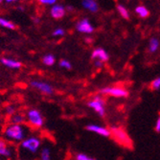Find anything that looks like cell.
I'll use <instances>...</instances> for the list:
<instances>
[{"label": "cell", "instance_id": "7c38bea8", "mask_svg": "<svg viewBox=\"0 0 160 160\" xmlns=\"http://www.w3.org/2000/svg\"><path fill=\"white\" fill-rule=\"evenodd\" d=\"M91 59L93 61L95 60H98V61H101L103 62H106L109 60V56L108 54V52L103 49V48H96L92 51V54H91Z\"/></svg>", "mask_w": 160, "mask_h": 160}, {"label": "cell", "instance_id": "ffe728a7", "mask_svg": "<svg viewBox=\"0 0 160 160\" xmlns=\"http://www.w3.org/2000/svg\"><path fill=\"white\" fill-rule=\"evenodd\" d=\"M135 12H136L137 16H139V17L142 18H148V16L150 14L149 10H148L146 7H145V6H142V5L137 6V7L135 8Z\"/></svg>", "mask_w": 160, "mask_h": 160}, {"label": "cell", "instance_id": "44dd1931", "mask_svg": "<svg viewBox=\"0 0 160 160\" xmlns=\"http://www.w3.org/2000/svg\"><path fill=\"white\" fill-rule=\"evenodd\" d=\"M117 11H118L119 14H120V16H121L123 18H125V19H128V18H129L128 11V9H127L125 6H123V5H118V6H117Z\"/></svg>", "mask_w": 160, "mask_h": 160}, {"label": "cell", "instance_id": "5b68a950", "mask_svg": "<svg viewBox=\"0 0 160 160\" xmlns=\"http://www.w3.org/2000/svg\"><path fill=\"white\" fill-rule=\"evenodd\" d=\"M88 107L93 109L98 115H100L101 117H105L106 115V103L105 100L102 98L100 95L93 97L89 102H88Z\"/></svg>", "mask_w": 160, "mask_h": 160}, {"label": "cell", "instance_id": "603a6c76", "mask_svg": "<svg viewBox=\"0 0 160 160\" xmlns=\"http://www.w3.org/2000/svg\"><path fill=\"white\" fill-rule=\"evenodd\" d=\"M52 35L55 38H62L65 35V31H64V29H62V28H57L53 31Z\"/></svg>", "mask_w": 160, "mask_h": 160}, {"label": "cell", "instance_id": "83f0119b", "mask_svg": "<svg viewBox=\"0 0 160 160\" xmlns=\"http://www.w3.org/2000/svg\"><path fill=\"white\" fill-rule=\"evenodd\" d=\"M104 63H105V62H101V61H98V60H95V61H94V66H95L96 68H98V69H100V68L103 67V66H104Z\"/></svg>", "mask_w": 160, "mask_h": 160}, {"label": "cell", "instance_id": "2e32d148", "mask_svg": "<svg viewBox=\"0 0 160 160\" xmlns=\"http://www.w3.org/2000/svg\"><path fill=\"white\" fill-rule=\"evenodd\" d=\"M160 46V41L156 38H152L149 42V52L152 54H154L158 51Z\"/></svg>", "mask_w": 160, "mask_h": 160}, {"label": "cell", "instance_id": "277c9868", "mask_svg": "<svg viewBox=\"0 0 160 160\" xmlns=\"http://www.w3.org/2000/svg\"><path fill=\"white\" fill-rule=\"evenodd\" d=\"M17 155V149L13 144L7 141L5 138L0 137V157L12 158Z\"/></svg>", "mask_w": 160, "mask_h": 160}, {"label": "cell", "instance_id": "d4e9b609", "mask_svg": "<svg viewBox=\"0 0 160 160\" xmlns=\"http://www.w3.org/2000/svg\"><path fill=\"white\" fill-rule=\"evenodd\" d=\"M60 66H61L62 68H63V69H66V70H69V69L72 68L71 62H70L69 61H67V60H64V59L60 61Z\"/></svg>", "mask_w": 160, "mask_h": 160}, {"label": "cell", "instance_id": "6da1fadb", "mask_svg": "<svg viewBox=\"0 0 160 160\" xmlns=\"http://www.w3.org/2000/svg\"><path fill=\"white\" fill-rule=\"evenodd\" d=\"M30 132V127L25 124L8 123L2 130L3 138L12 144H19Z\"/></svg>", "mask_w": 160, "mask_h": 160}, {"label": "cell", "instance_id": "836d02e7", "mask_svg": "<svg viewBox=\"0 0 160 160\" xmlns=\"http://www.w3.org/2000/svg\"><path fill=\"white\" fill-rule=\"evenodd\" d=\"M0 104H1V101H0Z\"/></svg>", "mask_w": 160, "mask_h": 160}, {"label": "cell", "instance_id": "cb8c5ba5", "mask_svg": "<svg viewBox=\"0 0 160 160\" xmlns=\"http://www.w3.org/2000/svg\"><path fill=\"white\" fill-rule=\"evenodd\" d=\"M75 159L76 160H92L93 157L89 156L86 153H83V152H79L75 155Z\"/></svg>", "mask_w": 160, "mask_h": 160}, {"label": "cell", "instance_id": "4dcf8cb0", "mask_svg": "<svg viewBox=\"0 0 160 160\" xmlns=\"http://www.w3.org/2000/svg\"><path fill=\"white\" fill-rule=\"evenodd\" d=\"M18 1H20V0H5V2L6 3H9V4L14 3V2H18Z\"/></svg>", "mask_w": 160, "mask_h": 160}, {"label": "cell", "instance_id": "9c48e42d", "mask_svg": "<svg viewBox=\"0 0 160 160\" xmlns=\"http://www.w3.org/2000/svg\"><path fill=\"white\" fill-rule=\"evenodd\" d=\"M86 130H88L90 132L96 133L98 135L101 136H104V137H108L111 135V130L105 128V127H102L99 125H95V124H89L85 127Z\"/></svg>", "mask_w": 160, "mask_h": 160}, {"label": "cell", "instance_id": "f546056e", "mask_svg": "<svg viewBox=\"0 0 160 160\" xmlns=\"http://www.w3.org/2000/svg\"><path fill=\"white\" fill-rule=\"evenodd\" d=\"M3 128H4V119L2 116L0 115V132H2Z\"/></svg>", "mask_w": 160, "mask_h": 160}, {"label": "cell", "instance_id": "7402d4cb", "mask_svg": "<svg viewBox=\"0 0 160 160\" xmlns=\"http://www.w3.org/2000/svg\"><path fill=\"white\" fill-rule=\"evenodd\" d=\"M17 111H18V109H17V107L14 105H8L4 108V114L7 116V117H10V116H12L13 113H16Z\"/></svg>", "mask_w": 160, "mask_h": 160}, {"label": "cell", "instance_id": "4fadbf2b", "mask_svg": "<svg viewBox=\"0 0 160 160\" xmlns=\"http://www.w3.org/2000/svg\"><path fill=\"white\" fill-rule=\"evenodd\" d=\"M0 62L10 69H19L22 66V63L19 61L11 59V58H1L0 59Z\"/></svg>", "mask_w": 160, "mask_h": 160}, {"label": "cell", "instance_id": "30bf717a", "mask_svg": "<svg viewBox=\"0 0 160 160\" xmlns=\"http://www.w3.org/2000/svg\"><path fill=\"white\" fill-rule=\"evenodd\" d=\"M111 135L114 137V139L116 141H118L120 144L125 145V146H129L130 145V140L128 139V135L125 133L124 130L120 129V128H111Z\"/></svg>", "mask_w": 160, "mask_h": 160}, {"label": "cell", "instance_id": "8992f818", "mask_svg": "<svg viewBox=\"0 0 160 160\" xmlns=\"http://www.w3.org/2000/svg\"><path fill=\"white\" fill-rule=\"evenodd\" d=\"M101 94L108 95L115 98H126L128 96V91L123 87L119 86H112V87H104L100 90Z\"/></svg>", "mask_w": 160, "mask_h": 160}, {"label": "cell", "instance_id": "8fae6325", "mask_svg": "<svg viewBox=\"0 0 160 160\" xmlns=\"http://www.w3.org/2000/svg\"><path fill=\"white\" fill-rule=\"evenodd\" d=\"M66 13V8L61 4H54L51 6L50 14L54 19H62Z\"/></svg>", "mask_w": 160, "mask_h": 160}, {"label": "cell", "instance_id": "e575fe53", "mask_svg": "<svg viewBox=\"0 0 160 160\" xmlns=\"http://www.w3.org/2000/svg\"><path fill=\"white\" fill-rule=\"evenodd\" d=\"M0 158H1V157H0Z\"/></svg>", "mask_w": 160, "mask_h": 160}, {"label": "cell", "instance_id": "5bb4252c", "mask_svg": "<svg viewBox=\"0 0 160 160\" xmlns=\"http://www.w3.org/2000/svg\"><path fill=\"white\" fill-rule=\"evenodd\" d=\"M82 6L90 12H97L99 11V5L96 0H82Z\"/></svg>", "mask_w": 160, "mask_h": 160}, {"label": "cell", "instance_id": "4316f807", "mask_svg": "<svg viewBox=\"0 0 160 160\" xmlns=\"http://www.w3.org/2000/svg\"><path fill=\"white\" fill-rule=\"evenodd\" d=\"M38 3L43 6H52L58 2V0H38Z\"/></svg>", "mask_w": 160, "mask_h": 160}, {"label": "cell", "instance_id": "d6986e66", "mask_svg": "<svg viewBox=\"0 0 160 160\" xmlns=\"http://www.w3.org/2000/svg\"><path fill=\"white\" fill-rule=\"evenodd\" d=\"M0 27H2L4 29H8V30H14V29H16L14 23L3 18H0Z\"/></svg>", "mask_w": 160, "mask_h": 160}, {"label": "cell", "instance_id": "484cf974", "mask_svg": "<svg viewBox=\"0 0 160 160\" xmlns=\"http://www.w3.org/2000/svg\"><path fill=\"white\" fill-rule=\"evenodd\" d=\"M151 87L153 90H158L160 88V77H157L151 82Z\"/></svg>", "mask_w": 160, "mask_h": 160}, {"label": "cell", "instance_id": "d6a6232c", "mask_svg": "<svg viewBox=\"0 0 160 160\" xmlns=\"http://www.w3.org/2000/svg\"><path fill=\"white\" fill-rule=\"evenodd\" d=\"M2 1H3V0H0V4H1V3H2Z\"/></svg>", "mask_w": 160, "mask_h": 160}, {"label": "cell", "instance_id": "ba28073f", "mask_svg": "<svg viewBox=\"0 0 160 160\" xmlns=\"http://www.w3.org/2000/svg\"><path fill=\"white\" fill-rule=\"evenodd\" d=\"M76 30L79 33L82 34H92L94 32V26L92 25V23L87 19V18H82L81 20H79L76 24Z\"/></svg>", "mask_w": 160, "mask_h": 160}, {"label": "cell", "instance_id": "9a60e30c", "mask_svg": "<svg viewBox=\"0 0 160 160\" xmlns=\"http://www.w3.org/2000/svg\"><path fill=\"white\" fill-rule=\"evenodd\" d=\"M9 123H12V124H25L26 123L25 114L17 111L16 113H13L12 116H10V117H9Z\"/></svg>", "mask_w": 160, "mask_h": 160}, {"label": "cell", "instance_id": "52a82bcc", "mask_svg": "<svg viewBox=\"0 0 160 160\" xmlns=\"http://www.w3.org/2000/svg\"><path fill=\"white\" fill-rule=\"evenodd\" d=\"M33 88L38 90L44 95H52L54 93V87L47 82L38 81V80H33L30 82Z\"/></svg>", "mask_w": 160, "mask_h": 160}, {"label": "cell", "instance_id": "3957f363", "mask_svg": "<svg viewBox=\"0 0 160 160\" xmlns=\"http://www.w3.org/2000/svg\"><path fill=\"white\" fill-rule=\"evenodd\" d=\"M25 117L26 123L30 128L38 129L44 126V117L37 108H29L25 113Z\"/></svg>", "mask_w": 160, "mask_h": 160}, {"label": "cell", "instance_id": "7a4b0ae2", "mask_svg": "<svg viewBox=\"0 0 160 160\" xmlns=\"http://www.w3.org/2000/svg\"><path fill=\"white\" fill-rule=\"evenodd\" d=\"M41 139L37 135L26 136L19 143V150L27 154H36L41 149Z\"/></svg>", "mask_w": 160, "mask_h": 160}, {"label": "cell", "instance_id": "ac0fdd59", "mask_svg": "<svg viewBox=\"0 0 160 160\" xmlns=\"http://www.w3.org/2000/svg\"><path fill=\"white\" fill-rule=\"evenodd\" d=\"M51 150L49 147H43L42 149H40L39 152V158L42 160H50L51 159Z\"/></svg>", "mask_w": 160, "mask_h": 160}, {"label": "cell", "instance_id": "e0dca14e", "mask_svg": "<svg viewBox=\"0 0 160 160\" xmlns=\"http://www.w3.org/2000/svg\"><path fill=\"white\" fill-rule=\"evenodd\" d=\"M42 62L46 66H52L56 63V58L52 54H46L42 58Z\"/></svg>", "mask_w": 160, "mask_h": 160}, {"label": "cell", "instance_id": "1f68e13d", "mask_svg": "<svg viewBox=\"0 0 160 160\" xmlns=\"http://www.w3.org/2000/svg\"><path fill=\"white\" fill-rule=\"evenodd\" d=\"M73 11V7H72V6H68L67 8H66V11Z\"/></svg>", "mask_w": 160, "mask_h": 160}, {"label": "cell", "instance_id": "f1b7e54d", "mask_svg": "<svg viewBox=\"0 0 160 160\" xmlns=\"http://www.w3.org/2000/svg\"><path fill=\"white\" fill-rule=\"evenodd\" d=\"M154 129L156 132H160V116L158 117V119L155 122V126H154Z\"/></svg>", "mask_w": 160, "mask_h": 160}]
</instances>
